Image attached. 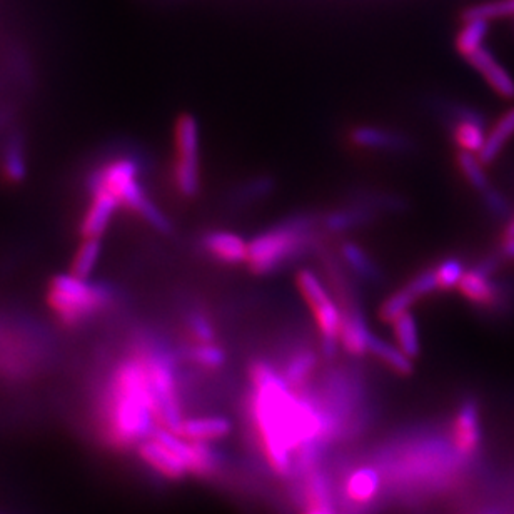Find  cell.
I'll use <instances>...</instances> for the list:
<instances>
[{
	"instance_id": "37",
	"label": "cell",
	"mask_w": 514,
	"mask_h": 514,
	"mask_svg": "<svg viewBox=\"0 0 514 514\" xmlns=\"http://www.w3.org/2000/svg\"><path fill=\"white\" fill-rule=\"evenodd\" d=\"M486 206L489 211L496 214V216H506L508 214V202L501 196V192L496 191L494 187L489 186L486 191L481 192Z\"/></svg>"
},
{
	"instance_id": "4",
	"label": "cell",
	"mask_w": 514,
	"mask_h": 514,
	"mask_svg": "<svg viewBox=\"0 0 514 514\" xmlns=\"http://www.w3.org/2000/svg\"><path fill=\"white\" fill-rule=\"evenodd\" d=\"M131 349L146 366L152 393L156 398L159 426L174 431L182 419L186 418L176 353L151 334H137Z\"/></svg>"
},
{
	"instance_id": "14",
	"label": "cell",
	"mask_w": 514,
	"mask_h": 514,
	"mask_svg": "<svg viewBox=\"0 0 514 514\" xmlns=\"http://www.w3.org/2000/svg\"><path fill=\"white\" fill-rule=\"evenodd\" d=\"M343 324L339 343L344 353L351 358L361 359L368 356L369 343L373 338V329L369 328L368 319L364 314L363 303L351 304L341 309Z\"/></svg>"
},
{
	"instance_id": "28",
	"label": "cell",
	"mask_w": 514,
	"mask_h": 514,
	"mask_svg": "<svg viewBox=\"0 0 514 514\" xmlns=\"http://www.w3.org/2000/svg\"><path fill=\"white\" fill-rule=\"evenodd\" d=\"M189 343H214L217 341V328L211 314L206 309L191 308L182 319Z\"/></svg>"
},
{
	"instance_id": "20",
	"label": "cell",
	"mask_w": 514,
	"mask_h": 514,
	"mask_svg": "<svg viewBox=\"0 0 514 514\" xmlns=\"http://www.w3.org/2000/svg\"><path fill=\"white\" fill-rule=\"evenodd\" d=\"M493 269L494 264L491 261H483L473 269H468L458 286V291L463 294V298L481 308L494 306L498 301V289L491 279Z\"/></svg>"
},
{
	"instance_id": "22",
	"label": "cell",
	"mask_w": 514,
	"mask_h": 514,
	"mask_svg": "<svg viewBox=\"0 0 514 514\" xmlns=\"http://www.w3.org/2000/svg\"><path fill=\"white\" fill-rule=\"evenodd\" d=\"M469 66L483 76L484 81L493 89L498 96L504 99H514V79L509 76L508 71L494 59L493 52L481 47L466 57Z\"/></svg>"
},
{
	"instance_id": "2",
	"label": "cell",
	"mask_w": 514,
	"mask_h": 514,
	"mask_svg": "<svg viewBox=\"0 0 514 514\" xmlns=\"http://www.w3.org/2000/svg\"><path fill=\"white\" fill-rule=\"evenodd\" d=\"M97 428L102 441L117 451L137 448L159 428L146 366L132 349L112 366L99 394Z\"/></svg>"
},
{
	"instance_id": "19",
	"label": "cell",
	"mask_w": 514,
	"mask_h": 514,
	"mask_svg": "<svg viewBox=\"0 0 514 514\" xmlns=\"http://www.w3.org/2000/svg\"><path fill=\"white\" fill-rule=\"evenodd\" d=\"M91 192V206L87 207L86 216L81 222V234L84 239L101 237L111 224L117 209L121 207L119 199L104 187L91 186Z\"/></svg>"
},
{
	"instance_id": "25",
	"label": "cell",
	"mask_w": 514,
	"mask_h": 514,
	"mask_svg": "<svg viewBox=\"0 0 514 514\" xmlns=\"http://www.w3.org/2000/svg\"><path fill=\"white\" fill-rule=\"evenodd\" d=\"M513 136L514 107L504 112L503 116L499 117V121L491 127V131L486 132L483 149L478 152L479 161L483 162L484 166L493 164Z\"/></svg>"
},
{
	"instance_id": "38",
	"label": "cell",
	"mask_w": 514,
	"mask_h": 514,
	"mask_svg": "<svg viewBox=\"0 0 514 514\" xmlns=\"http://www.w3.org/2000/svg\"><path fill=\"white\" fill-rule=\"evenodd\" d=\"M299 514H343L338 508L331 506H304Z\"/></svg>"
},
{
	"instance_id": "26",
	"label": "cell",
	"mask_w": 514,
	"mask_h": 514,
	"mask_svg": "<svg viewBox=\"0 0 514 514\" xmlns=\"http://www.w3.org/2000/svg\"><path fill=\"white\" fill-rule=\"evenodd\" d=\"M274 191H276V179L269 174H259L234 187L229 202L237 207L252 206L257 202L266 201Z\"/></svg>"
},
{
	"instance_id": "7",
	"label": "cell",
	"mask_w": 514,
	"mask_h": 514,
	"mask_svg": "<svg viewBox=\"0 0 514 514\" xmlns=\"http://www.w3.org/2000/svg\"><path fill=\"white\" fill-rule=\"evenodd\" d=\"M336 491L343 514H374L388 503L383 468L373 456L349 464L336 478Z\"/></svg>"
},
{
	"instance_id": "16",
	"label": "cell",
	"mask_w": 514,
	"mask_h": 514,
	"mask_svg": "<svg viewBox=\"0 0 514 514\" xmlns=\"http://www.w3.org/2000/svg\"><path fill=\"white\" fill-rule=\"evenodd\" d=\"M338 256L348 268L349 273L353 274L359 284L368 286H379L384 283L383 268L374 259L373 254L361 246L359 242L351 239H341L338 244Z\"/></svg>"
},
{
	"instance_id": "24",
	"label": "cell",
	"mask_w": 514,
	"mask_h": 514,
	"mask_svg": "<svg viewBox=\"0 0 514 514\" xmlns=\"http://www.w3.org/2000/svg\"><path fill=\"white\" fill-rule=\"evenodd\" d=\"M187 361L202 373L216 374L226 368L227 351L217 343H187L184 351Z\"/></svg>"
},
{
	"instance_id": "29",
	"label": "cell",
	"mask_w": 514,
	"mask_h": 514,
	"mask_svg": "<svg viewBox=\"0 0 514 514\" xmlns=\"http://www.w3.org/2000/svg\"><path fill=\"white\" fill-rule=\"evenodd\" d=\"M2 174L11 184H19L27 177V161L21 137H9L2 152Z\"/></svg>"
},
{
	"instance_id": "31",
	"label": "cell",
	"mask_w": 514,
	"mask_h": 514,
	"mask_svg": "<svg viewBox=\"0 0 514 514\" xmlns=\"http://www.w3.org/2000/svg\"><path fill=\"white\" fill-rule=\"evenodd\" d=\"M488 24L489 22L483 21V19L464 21L463 29L459 31L456 41H454V46H456L459 56H463L466 59L473 52L483 47L484 39L488 36Z\"/></svg>"
},
{
	"instance_id": "33",
	"label": "cell",
	"mask_w": 514,
	"mask_h": 514,
	"mask_svg": "<svg viewBox=\"0 0 514 514\" xmlns=\"http://www.w3.org/2000/svg\"><path fill=\"white\" fill-rule=\"evenodd\" d=\"M456 164H458V169L463 174L464 179L468 181L469 186L476 191L483 192L491 186L488 176L484 172V164L479 161L478 154L459 151L458 156H456Z\"/></svg>"
},
{
	"instance_id": "10",
	"label": "cell",
	"mask_w": 514,
	"mask_h": 514,
	"mask_svg": "<svg viewBox=\"0 0 514 514\" xmlns=\"http://www.w3.org/2000/svg\"><path fill=\"white\" fill-rule=\"evenodd\" d=\"M446 433L459 459L469 468H474L484 443L481 409L474 399H464L456 406L449 418Z\"/></svg>"
},
{
	"instance_id": "27",
	"label": "cell",
	"mask_w": 514,
	"mask_h": 514,
	"mask_svg": "<svg viewBox=\"0 0 514 514\" xmlns=\"http://www.w3.org/2000/svg\"><path fill=\"white\" fill-rule=\"evenodd\" d=\"M391 329H393L394 344L403 353L408 354L409 358L416 361L421 354V336H419L418 321L414 318V314L409 311L399 316L391 324Z\"/></svg>"
},
{
	"instance_id": "5",
	"label": "cell",
	"mask_w": 514,
	"mask_h": 514,
	"mask_svg": "<svg viewBox=\"0 0 514 514\" xmlns=\"http://www.w3.org/2000/svg\"><path fill=\"white\" fill-rule=\"evenodd\" d=\"M116 301L114 289L106 284L89 283L74 274H57L47 289V303L67 328H77Z\"/></svg>"
},
{
	"instance_id": "11",
	"label": "cell",
	"mask_w": 514,
	"mask_h": 514,
	"mask_svg": "<svg viewBox=\"0 0 514 514\" xmlns=\"http://www.w3.org/2000/svg\"><path fill=\"white\" fill-rule=\"evenodd\" d=\"M323 358V354L319 349H314L309 343H293L284 349L283 354L279 356L278 368L289 384V388L293 391H306L313 386L314 381L318 378L319 361Z\"/></svg>"
},
{
	"instance_id": "1",
	"label": "cell",
	"mask_w": 514,
	"mask_h": 514,
	"mask_svg": "<svg viewBox=\"0 0 514 514\" xmlns=\"http://www.w3.org/2000/svg\"><path fill=\"white\" fill-rule=\"evenodd\" d=\"M383 468L388 503L418 504L458 488L473 468L459 459L446 429H411L371 454Z\"/></svg>"
},
{
	"instance_id": "23",
	"label": "cell",
	"mask_w": 514,
	"mask_h": 514,
	"mask_svg": "<svg viewBox=\"0 0 514 514\" xmlns=\"http://www.w3.org/2000/svg\"><path fill=\"white\" fill-rule=\"evenodd\" d=\"M368 356L376 359L383 364L384 368L398 376H411L414 373V359L409 358L408 354L403 353L396 344L379 338L376 333L373 334L369 343Z\"/></svg>"
},
{
	"instance_id": "34",
	"label": "cell",
	"mask_w": 514,
	"mask_h": 514,
	"mask_svg": "<svg viewBox=\"0 0 514 514\" xmlns=\"http://www.w3.org/2000/svg\"><path fill=\"white\" fill-rule=\"evenodd\" d=\"M468 269L464 268L463 261L459 257H446L434 266V274L438 281L439 291H453L458 289L461 279Z\"/></svg>"
},
{
	"instance_id": "13",
	"label": "cell",
	"mask_w": 514,
	"mask_h": 514,
	"mask_svg": "<svg viewBox=\"0 0 514 514\" xmlns=\"http://www.w3.org/2000/svg\"><path fill=\"white\" fill-rule=\"evenodd\" d=\"M136 449L142 463L162 479L171 481V483H179L189 476V469L182 461L181 456L167 444L161 443L159 439L151 436L146 441H142Z\"/></svg>"
},
{
	"instance_id": "3",
	"label": "cell",
	"mask_w": 514,
	"mask_h": 514,
	"mask_svg": "<svg viewBox=\"0 0 514 514\" xmlns=\"http://www.w3.org/2000/svg\"><path fill=\"white\" fill-rule=\"evenodd\" d=\"M326 237L318 212L291 214L249 239L246 266L256 276L278 273L301 257L316 254Z\"/></svg>"
},
{
	"instance_id": "17",
	"label": "cell",
	"mask_w": 514,
	"mask_h": 514,
	"mask_svg": "<svg viewBox=\"0 0 514 514\" xmlns=\"http://www.w3.org/2000/svg\"><path fill=\"white\" fill-rule=\"evenodd\" d=\"M174 433L194 443L217 444L231 436L232 421L222 414L186 416Z\"/></svg>"
},
{
	"instance_id": "9",
	"label": "cell",
	"mask_w": 514,
	"mask_h": 514,
	"mask_svg": "<svg viewBox=\"0 0 514 514\" xmlns=\"http://www.w3.org/2000/svg\"><path fill=\"white\" fill-rule=\"evenodd\" d=\"M174 149V186L184 199H194L199 196L202 187L201 127L192 114H181L177 117L174 126Z\"/></svg>"
},
{
	"instance_id": "21",
	"label": "cell",
	"mask_w": 514,
	"mask_h": 514,
	"mask_svg": "<svg viewBox=\"0 0 514 514\" xmlns=\"http://www.w3.org/2000/svg\"><path fill=\"white\" fill-rule=\"evenodd\" d=\"M449 112L453 116L451 131H453L454 144L458 146L459 151L478 154L486 141L483 119L466 107H451Z\"/></svg>"
},
{
	"instance_id": "36",
	"label": "cell",
	"mask_w": 514,
	"mask_h": 514,
	"mask_svg": "<svg viewBox=\"0 0 514 514\" xmlns=\"http://www.w3.org/2000/svg\"><path fill=\"white\" fill-rule=\"evenodd\" d=\"M406 284H408L409 288L413 289V293L418 296L419 301L439 291L436 274H434V266L414 274L413 278L409 279Z\"/></svg>"
},
{
	"instance_id": "18",
	"label": "cell",
	"mask_w": 514,
	"mask_h": 514,
	"mask_svg": "<svg viewBox=\"0 0 514 514\" xmlns=\"http://www.w3.org/2000/svg\"><path fill=\"white\" fill-rule=\"evenodd\" d=\"M201 246L207 256L217 263L239 266L247 263L249 241L231 231H209L201 239Z\"/></svg>"
},
{
	"instance_id": "8",
	"label": "cell",
	"mask_w": 514,
	"mask_h": 514,
	"mask_svg": "<svg viewBox=\"0 0 514 514\" xmlns=\"http://www.w3.org/2000/svg\"><path fill=\"white\" fill-rule=\"evenodd\" d=\"M296 286L313 316L318 331L319 351L324 359L334 361L341 351V324L343 313L328 284L311 269H301L296 274Z\"/></svg>"
},
{
	"instance_id": "12",
	"label": "cell",
	"mask_w": 514,
	"mask_h": 514,
	"mask_svg": "<svg viewBox=\"0 0 514 514\" xmlns=\"http://www.w3.org/2000/svg\"><path fill=\"white\" fill-rule=\"evenodd\" d=\"M348 141L356 149L383 154H408L414 149V141L408 134L374 124L351 127Z\"/></svg>"
},
{
	"instance_id": "32",
	"label": "cell",
	"mask_w": 514,
	"mask_h": 514,
	"mask_svg": "<svg viewBox=\"0 0 514 514\" xmlns=\"http://www.w3.org/2000/svg\"><path fill=\"white\" fill-rule=\"evenodd\" d=\"M101 252V237H86L76 251V256L72 261L71 273L77 278L89 279L92 271L96 268V264L99 263Z\"/></svg>"
},
{
	"instance_id": "30",
	"label": "cell",
	"mask_w": 514,
	"mask_h": 514,
	"mask_svg": "<svg viewBox=\"0 0 514 514\" xmlns=\"http://www.w3.org/2000/svg\"><path fill=\"white\" fill-rule=\"evenodd\" d=\"M418 301L419 298L413 293V289L409 288L408 284H404L401 288L396 289L394 293L389 294L388 298L381 303L378 309L379 321L391 326L399 316L409 313Z\"/></svg>"
},
{
	"instance_id": "35",
	"label": "cell",
	"mask_w": 514,
	"mask_h": 514,
	"mask_svg": "<svg viewBox=\"0 0 514 514\" xmlns=\"http://www.w3.org/2000/svg\"><path fill=\"white\" fill-rule=\"evenodd\" d=\"M514 16V0H493L486 4L469 7L464 12V21L469 19H483V21H494V19H503V17Z\"/></svg>"
},
{
	"instance_id": "6",
	"label": "cell",
	"mask_w": 514,
	"mask_h": 514,
	"mask_svg": "<svg viewBox=\"0 0 514 514\" xmlns=\"http://www.w3.org/2000/svg\"><path fill=\"white\" fill-rule=\"evenodd\" d=\"M141 167L131 157H121L107 162L92 177L91 186L104 187L121 202V207L136 212L142 221L161 234H171L172 222L159 209L156 202L147 196L139 181Z\"/></svg>"
},
{
	"instance_id": "15",
	"label": "cell",
	"mask_w": 514,
	"mask_h": 514,
	"mask_svg": "<svg viewBox=\"0 0 514 514\" xmlns=\"http://www.w3.org/2000/svg\"><path fill=\"white\" fill-rule=\"evenodd\" d=\"M378 217L379 214L371 211L368 207L351 201L346 206L334 207L329 211L321 212V229L328 237H343L349 232L368 227Z\"/></svg>"
}]
</instances>
